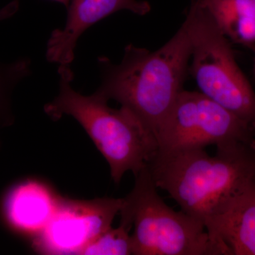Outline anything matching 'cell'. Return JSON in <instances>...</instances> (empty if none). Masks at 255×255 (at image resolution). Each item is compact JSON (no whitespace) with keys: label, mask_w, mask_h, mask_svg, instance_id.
<instances>
[{"label":"cell","mask_w":255,"mask_h":255,"mask_svg":"<svg viewBox=\"0 0 255 255\" xmlns=\"http://www.w3.org/2000/svg\"><path fill=\"white\" fill-rule=\"evenodd\" d=\"M190 58V39L183 23L155 51L129 44L119 63L99 57L101 83L95 93L119 102L157 139L183 90Z\"/></svg>","instance_id":"1"},{"label":"cell","mask_w":255,"mask_h":255,"mask_svg":"<svg viewBox=\"0 0 255 255\" xmlns=\"http://www.w3.org/2000/svg\"><path fill=\"white\" fill-rule=\"evenodd\" d=\"M148 168L156 187L206 227L255 184V147L157 152Z\"/></svg>","instance_id":"2"},{"label":"cell","mask_w":255,"mask_h":255,"mask_svg":"<svg viewBox=\"0 0 255 255\" xmlns=\"http://www.w3.org/2000/svg\"><path fill=\"white\" fill-rule=\"evenodd\" d=\"M59 90L45 105L47 115L54 120L73 117L91 137L110 164L111 175L119 184L124 174L137 175L147 167L158 150L155 137L127 109L112 108L108 101L95 93L82 95L72 87V69L58 70Z\"/></svg>","instance_id":"3"},{"label":"cell","mask_w":255,"mask_h":255,"mask_svg":"<svg viewBox=\"0 0 255 255\" xmlns=\"http://www.w3.org/2000/svg\"><path fill=\"white\" fill-rule=\"evenodd\" d=\"M133 189L123 198L121 224L133 228L132 255H224L204 223L177 212L159 196L148 166L135 176Z\"/></svg>","instance_id":"4"},{"label":"cell","mask_w":255,"mask_h":255,"mask_svg":"<svg viewBox=\"0 0 255 255\" xmlns=\"http://www.w3.org/2000/svg\"><path fill=\"white\" fill-rule=\"evenodd\" d=\"M191 42L189 72L201 93L236 114L255 131V92L231 43L205 9L191 3L184 21Z\"/></svg>","instance_id":"5"},{"label":"cell","mask_w":255,"mask_h":255,"mask_svg":"<svg viewBox=\"0 0 255 255\" xmlns=\"http://www.w3.org/2000/svg\"><path fill=\"white\" fill-rule=\"evenodd\" d=\"M157 152L191 148L255 147V131L201 92L183 90L161 128Z\"/></svg>","instance_id":"6"},{"label":"cell","mask_w":255,"mask_h":255,"mask_svg":"<svg viewBox=\"0 0 255 255\" xmlns=\"http://www.w3.org/2000/svg\"><path fill=\"white\" fill-rule=\"evenodd\" d=\"M123 202V199L114 198L80 201L60 197L51 219L33 241L35 249L46 255H81L112 228Z\"/></svg>","instance_id":"7"},{"label":"cell","mask_w":255,"mask_h":255,"mask_svg":"<svg viewBox=\"0 0 255 255\" xmlns=\"http://www.w3.org/2000/svg\"><path fill=\"white\" fill-rule=\"evenodd\" d=\"M150 9L147 1L139 0H71L65 25L52 32L47 43L46 60L58 70L72 69L77 43L89 28L117 11L143 16Z\"/></svg>","instance_id":"8"},{"label":"cell","mask_w":255,"mask_h":255,"mask_svg":"<svg viewBox=\"0 0 255 255\" xmlns=\"http://www.w3.org/2000/svg\"><path fill=\"white\" fill-rule=\"evenodd\" d=\"M206 228L224 255H255V184Z\"/></svg>","instance_id":"9"},{"label":"cell","mask_w":255,"mask_h":255,"mask_svg":"<svg viewBox=\"0 0 255 255\" xmlns=\"http://www.w3.org/2000/svg\"><path fill=\"white\" fill-rule=\"evenodd\" d=\"M60 197L36 181H26L13 188L5 199V217L11 227L28 234H38L54 214Z\"/></svg>","instance_id":"10"},{"label":"cell","mask_w":255,"mask_h":255,"mask_svg":"<svg viewBox=\"0 0 255 255\" xmlns=\"http://www.w3.org/2000/svg\"><path fill=\"white\" fill-rule=\"evenodd\" d=\"M31 74V61L26 57L11 61L0 60V132L14 121L12 97L15 89Z\"/></svg>","instance_id":"11"},{"label":"cell","mask_w":255,"mask_h":255,"mask_svg":"<svg viewBox=\"0 0 255 255\" xmlns=\"http://www.w3.org/2000/svg\"><path fill=\"white\" fill-rule=\"evenodd\" d=\"M191 3L205 9L228 38L241 21L255 17V0H191Z\"/></svg>","instance_id":"12"},{"label":"cell","mask_w":255,"mask_h":255,"mask_svg":"<svg viewBox=\"0 0 255 255\" xmlns=\"http://www.w3.org/2000/svg\"><path fill=\"white\" fill-rule=\"evenodd\" d=\"M130 228L121 224L102 233L82 251L85 255H132Z\"/></svg>","instance_id":"13"},{"label":"cell","mask_w":255,"mask_h":255,"mask_svg":"<svg viewBox=\"0 0 255 255\" xmlns=\"http://www.w3.org/2000/svg\"><path fill=\"white\" fill-rule=\"evenodd\" d=\"M19 3L18 0H14L0 9V21H4L12 17L17 12Z\"/></svg>","instance_id":"14"},{"label":"cell","mask_w":255,"mask_h":255,"mask_svg":"<svg viewBox=\"0 0 255 255\" xmlns=\"http://www.w3.org/2000/svg\"><path fill=\"white\" fill-rule=\"evenodd\" d=\"M50 1H55V2L60 3V4L64 5L65 7L68 9L69 5H70L71 0H50Z\"/></svg>","instance_id":"15"},{"label":"cell","mask_w":255,"mask_h":255,"mask_svg":"<svg viewBox=\"0 0 255 255\" xmlns=\"http://www.w3.org/2000/svg\"></svg>","instance_id":"16"}]
</instances>
